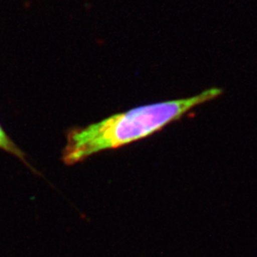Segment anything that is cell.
Segmentation results:
<instances>
[{
  "mask_svg": "<svg viewBox=\"0 0 257 257\" xmlns=\"http://www.w3.org/2000/svg\"><path fill=\"white\" fill-rule=\"evenodd\" d=\"M0 150L8 153L12 156H16L21 162H23L25 165L27 166L30 170H32V171H34V173H36V170L28 162L26 155L14 142V140L10 138L1 124H0Z\"/></svg>",
  "mask_w": 257,
  "mask_h": 257,
  "instance_id": "cell-2",
  "label": "cell"
},
{
  "mask_svg": "<svg viewBox=\"0 0 257 257\" xmlns=\"http://www.w3.org/2000/svg\"><path fill=\"white\" fill-rule=\"evenodd\" d=\"M223 92L220 88H211L193 97L141 106L84 128H71L62 160L66 165H74L96 153L148 138L189 110L219 97Z\"/></svg>",
  "mask_w": 257,
  "mask_h": 257,
  "instance_id": "cell-1",
  "label": "cell"
}]
</instances>
